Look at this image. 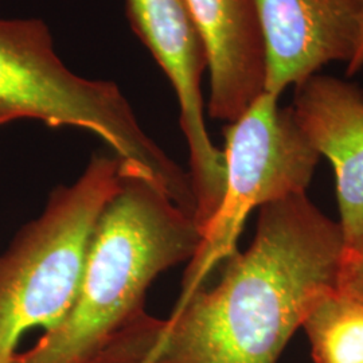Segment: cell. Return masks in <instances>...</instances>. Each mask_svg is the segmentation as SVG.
Listing matches in <instances>:
<instances>
[{
    "label": "cell",
    "mask_w": 363,
    "mask_h": 363,
    "mask_svg": "<svg viewBox=\"0 0 363 363\" xmlns=\"http://www.w3.org/2000/svg\"><path fill=\"white\" fill-rule=\"evenodd\" d=\"M291 106L313 148L335 171L346 261L363 247V88L316 73L295 86Z\"/></svg>",
    "instance_id": "cell-8"
},
{
    "label": "cell",
    "mask_w": 363,
    "mask_h": 363,
    "mask_svg": "<svg viewBox=\"0 0 363 363\" xmlns=\"http://www.w3.org/2000/svg\"><path fill=\"white\" fill-rule=\"evenodd\" d=\"M337 289L363 303V247L355 256L342 262Z\"/></svg>",
    "instance_id": "cell-11"
},
{
    "label": "cell",
    "mask_w": 363,
    "mask_h": 363,
    "mask_svg": "<svg viewBox=\"0 0 363 363\" xmlns=\"http://www.w3.org/2000/svg\"><path fill=\"white\" fill-rule=\"evenodd\" d=\"M123 182L116 155H94L70 186L52 191L43 213L0 256V363H10L23 334L50 331L73 306L93 234Z\"/></svg>",
    "instance_id": "cell-3"
},
{
    "label": "cell",
    "mask_w": 363,
    "mask_h": 363,
    "mask_svg": "<svg viewBox=\"0 0 363 363\" xmlns=\"http://www.w3.org/2000/svg\"><path fill=\"white\" fill-rule=\"evenodd\" d=\"M265 46V91L281 96L355 52L363 0H255Z\"/></svg>",
    "instance_id": "cell-7"
},
{
    "label": "cell",
    "mask_w": 363,
    "mask_h": 363,
    "mask_svg": "<svg viewBox=\"0 0 363 363\" xmlns=\"http://www.w3.org/2000/svg\"><path fill=\"white\" fill-rule=\"evenodd\" d=\"M127 16L177 93L190 152L194 218L203 232L220 208L226 181L223 151L210 140L203 116L202 77L208 70L203 40L186 0H127Z\"/></svg>",
    "instance_id": "cell-6"
},
{
    "label": "cell",
    "mask_w": 363,
    "mask_h": 363,
    "mask_svg": "<svg viewBox=\"0 0 363 363\" xmlns=\"http://www.w3.org/2000/svg\"><path fill=\"white\" fill-rule=\"evenodd\" d=\"M202 232L194 217L123 164V182L93 234L77 296L65 319L10 363H93L144 311L156 277L193 259Z\"/></svg>",
    "instance_id": "cell-2"
},
{
    "label": "cell",
    "mask_w": 363,
    "mask_h": 363,
    "mask_svg": "<svg viewBox=\"0 0 363 363\" xmlns=\"http://www.w3.org/2000/svg\"><path fill=\"white\" fill-rule=\"evenodd\" d=\"M279 96L264 91L244 115L225 127L226 181L220 208L182 281L178 301L206 286L210 274L234 253L253 208L306 193L320 155Z\"/></svg>",
    "instance_id": "cell-4"
},
{
    "label": "cell",
    "mask_w": 363,
    "mask_h": 363,
    "mask_svg": "<svg viewBox=\"0 0 363 363\" xmlns=\"http://www.w3.org/2000/svg\"><path fill=\"white\" fill-rule=\"evenodd\" d=\"M15 120L88 130L121 159L140 155L148 142L116 84L66 67L40 19H0V125Z\"/></svg>",
    "instance_id": "cell-5"
},
{
    "label": "cell",
    "mask_w": 363,
    "mask_h": 363,
    "mask_svg": "<svg viewBox=\"0 0 363 363\" xmlns=\"http://www.w3.org/2000/svg\"><path fill=\"white\" fill-rule=\"evenodd\" d=\"M343 252L339 223L306 193L267 203L253 242L223 262L216 286L177 301L167 319L140 312L93 363H276L337 289Z\"/></svg>",
    "instance_id": "cell-1"
},
{
    "label": "cell",
    "mask_w": 363,
    "mask_h": 363,
    "mask_svg": "<svg viewBox=\"0 0 363 363\" xmlns=\"http://www.w3.org/2000/svg\"><path fill=\"white\" fill-rule=\"evenodd\" d=\"M363 69V16L362 25H361V33H359V39H358V45L355 52L351 58L350 62L347 64V69H346V76L351 77L354 74H357L359 70Z\"/></svg>",
    "instance_id": "cell-12"
},
{
    "label": "cell",
    "mask_w": 363,
    "mask_h": 363,
    "mask_svg": "<svg viewBox=\"0 0 363 363\" xmlns=\"http://www.w3.org/2000/svg\"><path fill=\"white\" fill-rule=\"evenodd\" d=\"M316 363H363V303L334 289L304 320Z\"/></svg>",
    "instance_id": "cell-10"
},
{
    "label": "cell",
    "mask_w": 363,
    "mask_h": 363,
    "mask_svg": "<svg viewBox=\"0 0 363 363\" xmlns=\"http://www.w3.org/2000/svg\"><path fill=\"white\" fill-rule=\"evenodd\" d=\"M208 54V115L233 123L265 91V46L255 0H186Z\"/></svg>",
    "instance_id": "cell-9"
}]
</instances>
